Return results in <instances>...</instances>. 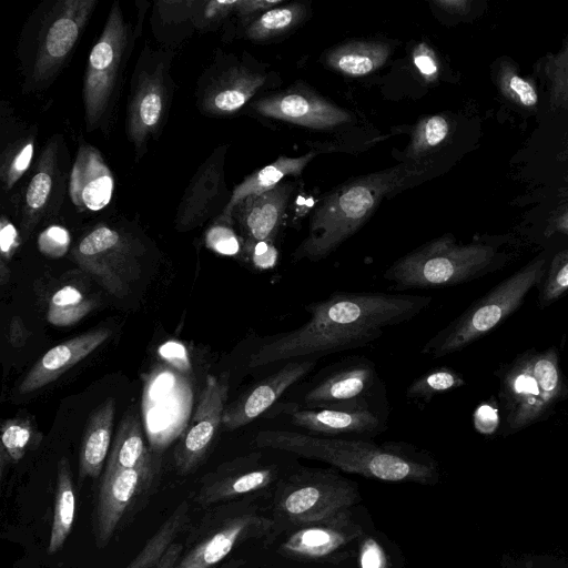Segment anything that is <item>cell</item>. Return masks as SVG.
I'll list each match as a JSON object with an SVG mask.
<instances>
[{
    "label": "cell",
    "mask_w": 568,
    "mask_h": 568,
    "mask_svg": "<svg viewBox=\"0 0 568 568\" xmlns=\"http://www.w3.org/2000/svg\"><path fill=\"white\" fill-rule=\"evenodd\" d=\"M434 4L450 14L465 17L471 12L474 2L469 0H436Z\"/></svg>",
    "instance_id": "cell-53"
},
{
    "label": "cell",
    "mask_w": 568,
    "mask_h": 568,
    "mask_svg": "<svg viewBox=\"0 0 568 568\" xmlns=\"http://www.w3.org/2000/svg\"><path fill=\"white\" fill-rule=\"evenodd\" d=\"M425 295L336 292L307 304L310 320L300 327L275 335L250 357L257 368L291 359L315 357L365 346L385 329L405 323L426 310Z\"/></svg>",
    "instance_id": "cell-1"
},
{
    "label": "cell",
    "mask_w": 568,
    "mask_h": 568,
    "mask_svg": "<svg viewBox=\"0 0 568 568\" xmlns=\"http://www.w3.org/2000/svg\"><path fill=\"white\" fill-rule=\"evenodd\" d=\"M495 256L490 244H458L444 235L395 261L384 278L399 290L450 286L485 270Z\"/></svg>",
    "instance_id": "cell-7"
},
{
    "label": "cell",
    "mask_w": 568,
    "mask_h": 568,
    "mask_svg": "<svg viewBox=\"0 0 568 568\" xmlns=\"http://www.w3.org/2000/svg\"><path fill=\"white\" fill-rule=\"evenodd\" d=\"M376 381L374 366L367 362L336 369L314 386L303 397L306 408L364 409L366 397Z\"/></svg>",
    "instance_id": "cell-22"
},
{
    "label": "cell",
    "mask_w": 568,
    "mask_h": 568,
    "mask_svg": "<svg viewBox=\"0 0 568 568\" xmlns=\"http://www.w3.org/2000/svg\"><path fill=\"white\" fill-rule=\"evenodd\" d=\"M511 178L525 186L513 205L568 199V111H551L509 161Z\"/></svg>",
    "instance_id": "cell-5"
},
{
    "label": "cell",
    "mask_w": 568,
    "mask_h": 568,
    "mask_svg": "<svg viewBox=\"0 0 568 568\" xmlns=\"http://www.w3.org/2000/svg\"><path fill=\"white\" fill-rule=\"evenodd\" d=\"M423 172V168L399 164L337 187L314 211L308 234L293 253L294 261L317 262L328 256L369 219L383 197Z\"/></svg>",
    "instance_id": "cell-3"
},
{
    "label": "cell",
    "mask_w": 568,
    "mask_h": 568,
    "mask_svg": "<svg viewBox=\"0 0 568 568\" xmlns=\"http://www.w3.org/2000/svg\"><path fill=\"white\" fill-rule=\"evenodd\" d=\"M282 476L277 464H265L262 455L254 453L231 463L222 473L209 479L200 488L196 501L206 507L267 488L273 489Z\"/></svg>",
    "instance_id": "cell-20"
},
{
    "label": "cell",
    "mask_w": 568,
    "mask_h": 568,
    "mask_svg": "<svg viewBox=\"0 0 568 568\" xmlns=\"http://www.w3.org/2000/svg\"><path fill=\"white\" fill-rule=\"evenodd\" d=\"M29 334L22 320L19 316H14L11 320L9 328L10 343L14 347H21L26 344Z\"/></svg>",
    "instance_id": "cell-54"
},
{
    "label": "cell",
    "mask_w": 568,
    "mask_h": 568,
    "mask_svg": "<svg viewBox=\"0 0 568 568\" xmlns=\"http://www.w3.org/2000/svg\"><path fill=\"white\" fill-rule=\"evenodd\" d=\"M534 70L546 95V113L568 111V38L558 51L540 58Z\"/></svg>",
    "instance_id": "cell-32"
},
{
    "label": "cell",
    "mask_w": 568,
    "mask_h": 568,
    "mask_svg": "<svg viewBox=\"0 0 568 568\" xmlns=\"http://www.w3.org/2000/svg\"><path fill=\"white\" fill-rule=\"evenodd\" d=\"M10 277V270L6 262L0 261V283L4 285Z\"/></svg>",
    "instance_id": "cell-56"
},
{
    "label": "cell",
    "mask_w": 568,
    "mask_h": 568,
    "mask_svg": "<svg viewBox=\"0 0 568 568\" xmlns=\"http://www.w3.org/2000/svg\"><path fill=\"white\" fill-rule=\"evenodd\" d=\"M114 418L113 399L105 400L91 415L79 452V477L98 478L111 444Z\"/></svg>",
    "instance_id": "cell-29"
},
{
    "label": "cell",
    "mask_w": 568,
    "mask_h": 568,
    "mask_svg": "<svg viewBox=\"0 0 568 568\" xmlns=\"http://www.w3.org/2000/svg\"><path fill=\"white\" fill-rule=\"evenodd\" d=\"M182 548V545L173 542L161 557L155 568H179Z\"/></svg>",
    "instance_id": "cell-55"
},
{
    "label": "cell",
    "mask_w": 568,
    "mask_h": 568,
    "mask_svg": "<svg viewBox=\"0 0 568 568\" xmlns=\"http://www.w3.org/2000/svg\"><path fill=\"white\" fill-rule=\"evenodd\" d=\"M160 354L169 362H171L173 365L180 368L189 367V361L187 355L185 353V348L179 343L169 342L164 344L160 348Z\"/></svg>",
    "instance_id": "cell-52"
},
{
    "label": "cell",
    "mask_w": 568,
    "mask_h": 568,
    "mask_svg": "<svg viewBox=\"0 0 568 568\" xmlns=\"http://www.w3.org/2000/svg\"><path fill=\"white\" fill-rule=\"evenodd\" d=\"M291 424L314 434L334 436L341 434H369L382 427L379 417L368 408H286Z\"/></svg>",
    "instance_id": "cell-27"
},
{
    "label": "cell",
    "mask_w": 568,
    "mask_h": 568,
    "mask_svg": "<svg viewBox=\"0 0 568 568\" xmlns=\"http://www.w3.org/2000/svg\"><path fill=\"white\" fill-rule=\"evenodd\" d=\"M130 45V27L122 14L119 2L115 1L88 58L83 82L88 131L101 125L115 102Z\"/></svg>",
    "instance_id": "cell-9"
},
{
    "label": "cell",
    "mask_w": 568,
    "mask_h": 568,
    "mask_svg": "<svg viewBox=\"0 0 568 568\" xmlns=\"http://www.w3.org/2000/svg\"><path fill=\"white\" fill-rule=\"evenodd\" d=\"M273 528L271 514L263 513L255 505L241 506L182 557L179 568H214L240 544L251 539L263 541Z\"/></svg>",
    "instance_id": "cell-16"
},
{
    "label": "cell",
    "mask_w": 568,
    "mask_h": 568,
    "mask_svg": "<svg viewBox=\"0 0 568 568\" xmlns=\"http://www.w3.org/2000/svg\"><path fill=\"white\" fill-rule=\"evenodd\" d=\"M260 114L312 129H331L348 122L349 113L315 93L291 89L256 101Z\"/></svg>",
    "instance_id": "cell-21"
},
{
    "label": "cell",
    "mask_w": 568,
    "mask_h": 568,
    "mask_svg": "<svg viewBox=\"0 0 568 568\" xmlns=\"http://www.w3.org/2000/svg\"><path fill=\"white\" fill-rule=\"evenodd\" d=\"M314 156V152L298 158L280 156L270 165L253 172L234 187L231 200L222 214L231 216L234 207L246 197L274 189L286 175H300Z\"/></svg>",
    "instance_id": "cell-30"
},
{
    "label": "cell",
    "mask_w": 568,
    "mask_h": 568,
    "mask_svg": "<svg viewBox=\"0 0 568 568\" xmlns=\"http://www.w3.org/2000/svg\"><path fill=\"white\" fill-rule=\"evenodd\" d=\"M359 568H386L387 559L386 552L381 545L366 535L362 541L358 552Z\"/></svg>",
    "instance_id": "cell-47"
},
{
    "label": "cell",
    "mask_w": 568,
    "mask_h": 568,
    "mask_svg": "<svg viewBox=\"0 0 568 568\" xmlns=\"http://www.w3.org/2000/svg\"><path fill=\"white\" fill-rule=\"evenodd\" d=\"M161 459L151 454L133 468H105L94 507L93 527L97 547H105L124 517L153 488Z\"/></svg>",
    "instance_id": "cell-11"
},
{
    "label": "cell",
    "mask_w": 568,
    "mask_h": 568,
    "mask_svg": "<svg viewBox=\"0 0 568 568\" xmlns=\"http://www.w3.org/2000/svg\"><path fill=\"white\" fill-rule=\"evenodd\" d=\"M226 146H219L200 165L180 201L175 226L190 231L212 217L227 195L224 183ZM223 205L226 204L222 203Z\"/></svg>",
    "instance_id": "cell-18"
},
{
    "label": "cell",
    "mask_w": 568,
    "mask_h": 568,
    "mask_svg": "<svg viewBox=\"0 0 568 568\" xmlns=\"http://www.w3.org/2000/svg\"><path fill=\"white\" fill-rule=\"evenodd\" d=\"M36 146V136L33 133L18 136L3 148L0 156V178L6 190L20 180L29 169Z\"/></svg>",
    "instance_id": "cell-41"
},
{
    "label": "cell",
    "mask_w": 568,
    "mask_h": 568,
    "mask_svg": "<svg viewBox=\"0 0 568 568\" xmlns=\"http://www.w3.org/2000/svg\"><path fill=\"white\" fill-rule=\"evenodd\" d=\"M232 225L231 216L220 214L205 232V246L224 256L242 255L243 239L236 234Z\"/></svg>",
    "instance_id": "cell-43"
},
{
    "label": "cell",
    "mask_w": 568,
    "mask_h": 568,
    "mask_svg": "<svg viewBox=\"0 0 568 568\" xmlns=\"http://www.w3.org/2000/svg\"><path fill=\"white\" fill-rule=\"evenodd\" d=\"M358 486L336 468L301 467L283 476L272 489L270 514L274 529L311 523L356 507Z\"/></svg>",
    "instance_id": "cell-6"
},
{
    "label": "cell",
    "mask_w": 568,
    "mask_h": 568,
    "mask_svg": "<svg viewBox=\"0 0 568 568\" xmlns=\"http://www.w3.org/2000/svg\"><path fill=\"white\" fill-rule=\"evenodd\" d=\"M97 3V0H62L53 6L38 36L28 89L44 88L54 79L77 44Z\"/></svg>",
    "instance_id": "cell-12"
},
{
    "label": "cell",
    "mask_w": 568,
    "mask_h": 568,
    "mask_svg": "<svg viewBox=\"0 0 568 568\" xmlns=\"http://www.w3.org/2000/svg\"><path fill=\"white\" fill-rule=\"evenodd\" d=\"M560 376L554 351L519 361L505 378L508 422L514 428L538 418L559 394Z\"/></svg>",
    "instance_id": "cell-13"
},
{
    "label": "cell",
    "mask_w": 568,
    "mask_h": 568,
    "mask_svg": "<svg viewBox=\"0 0 568 568\" xmlns=\"http://www.w3.org/2000/svg\"><path fill=\"white\" fill-rule=\"evenodd\" d=\"M110 335L109 328H95L50 348L24 376L19 385V393L30 394L57 381L95 351Z\"/></svg>",
    "instance_id": "cell-25"
},
{
    "label": "cell",
    "mask_w": 568,
    "mask_h": 568,
    "mask_svg": "<svg viewBox=\"0 0 568 568\" xmlns=\"http://www.w3.org/2000/svg\"><path fill=\"white\" fill-rule=\"evenodd\" d=\"M453 122L445 115L422 119L413 131L408 155L419 158L442 148L453 135Z\"/></svg>",
    "instance_id": "cell-40"
},
{
    "label": "cell",
    "mask_w": 568,
    "mask_h": 568,
    "mask_svg": "<svg viewBox=\"0 0 568 568\" xmlns=\"http://www.w3.org/2000/svg\"><path fill=\"white\" fill-rule=\"evenodd\" d=\"M255 445L324 462L342 471L384 481L430 484L436 477L432 460L404 452L395 445L379 446L365 440L284 429L260 432L255 437Z\"/></svg>",
    "instance_id": "cell-2"
},
{
    "label": "cell",
    "mask_w": 568,
    "mask_h": 568,
    "mask_svg": "<svg viewBox=\"0 0 568 568\" xmlns=\"http://www.w3.org/2000/svg\"><path fill=\"white\" fill-rule=\"evenodd\" d=\"M58 175V143L50 141L42 151L37 170L28 183L23 209L21 229L29 237L34 226L44 215L53 196Z\"/></svg>",
    "instance_id": "cell-28"
},
{
    "label": "cell",
    "mask_w": 568,
    "mask_h": 568,
    "mask_svg": "<svg viewBox=\"0 0 568 568\" xmlns=\"http://www.w3.org/2000/svg\"><path fill=\"white\" fill-rule=\"evenodd\" d=\"M94 307V303L74 286L67 285L50 297L47 320L54 326H70L81 321Z\"/></svg>",
    "instance_id": "cell-39"
},
{
    "label": "cell",
    "mask_w": 568,
    "mask_h": 568,
    "mask_svg": "<svg viewBox=\"0 0 568 568\" xmlns=\"http://www.w3.org/2000/svg\"><path fill=\"white\" fill-rule=\"evenodd\" d=\"M568 291V247L555 254L548 278L544 286L542 298L554 301Z\"/></svg>",
    "instance_id": "cell-44"
},
{
    "label": "cell",
    "mask_w": 568,
    "mask_h": 568,
    "mask_svg": "<svg viewBox=\"0 0 568 568\" xmlns=\"http://www.w3.org/2000/svg\"><path fill=\"white\" fill-rule=\"evenodd\" d=\"M305 11V6L301 3L275 7L252 20L245 29V36L256 41L278 37L300 24Z\"/></svg>",
    "instance_id": "cell-38"
},
{
    "label": "cell",
    "mask_w": 568,
    "mask_h": 568,
    "mask_svg": "<svg viewBox=\"0 0 568 568\" xmlns=\"http://www.w3.org/2000/svg\"><path fill=\"white\" fill-rule=\"evenodd\" d=\"M242 256L257 271L273 268L278 261V251L272 241L243 244Z\"/></svg>",
    "instance_id": "cell-46"
},
{
    "label": "cell",
    "mask_w": 568,
    "mask_h": 568,
    "mask_svg": "<svg viewBox=\"0 0 568 568\" xmlns=\"http://www.w3.org/2000/svg\"><path fill=\"white\" fill-rule=\"evenodd\" d=\"M498 420V412L487 404L479 406L474 414L475 428L483 434L494 433Z\"/></svg>",
    "instance_id": "cell-50"
},
{
    "label": "cell",
    "mask_w": 568,
    "mask_h": 568,
    "mask_svg": "<svg viewBox=\"0 0 568 568\" xmlns=\"http://www.w3.org/2000/svg\"><path fill=\"white\" fill-rule=\"evenodd\" d=\"M292 191L291 183L278 184L246 197L234 207L231 216L240 227L243 244L274 241Z\"/></svg>",
    "instance_id": "cell-24"
},
{
    "label": "cell",
    "mask_w": 568,
    "mask_h": 568,
    "mask_svg": "<svg viewBox=\"0 0 568 568\" xmlns=\"http://www.w3.org/2000/svg\"><path fill=\"white\" fill-rule=\"evenodd\" d=\"M113 190V174L99 150L81 143L69 181L73 204L84 211H100L110 203Z\"/></svg>",
    "instance_id": "cell-23"
},
{
    "label": "cell",
    "mask_w": 568,
    "mask_h": 568,
    "mask_svg": "<svg viewBox=\"0 0 568 568\" xmlns=\"http://www.w3.org/2000/svg\"><path fill=\"white\" fill-rule=\"evenodd\" d=\"M57 488L48 554H57L69 537L75 516V490L70 465L61 458L57 469Z\"/></svg>",
    "instance_id": "cell-33"
},
{
    "label": "cell",
    "mask_w": 568,
    "mask_h": 568,
    "mask_svg": "<svg viewBox=\"0 0 568 568\" xmlns=\"http://www.w3.org/2000/svg\"><path fill=\"white\" fill-rule=\"evenodd\" d=\"M523 216L521 224L546 241L568 240V199L534 204Z\"/></svg>",
    "instance_id": "cell-35"
},
{
    "label": "cell",
    "mask_w": 568,
    "mask_h": 568,
    "mask_svg": "<svg viewBox=\"0 0 568 568\" xmlns=\"http://www.w3.org/2000/svg\"><path fill=\"white\" fill-rule=\"evenodd\" d=\"M315 365V359L288 361L225 407L223 428L234 430L253 422L272 407L286 389L312 372Z\"/></svg>",
    "instance_id": "cell-19"
},
{
    "label": "cell",
    "mask_w": 568,
    "mask_h": 568,
    "mask_svg": "<svg viewBox=\"0 0 568 568\" xmlns=\"http://www.w3.org/2000/svg\"><path fill=\"white\" fill-rule=\"evenodd\" d=\"M170 62L169 53L145 47L132 75L126 134L138 158L145 153L149 140L161 132L169 113L173 92Z\"/></svg>",
    "instance_id": "cell-10"
},
{
    "label": "cell",
    "mask_w": 568,
    "mask_h": 568,
    "mask_svg": "<svg viewBox=\"0 0 568 568\" xmlns=\"http://www.w3.org/2000/svg\"><path fill=\"white\" fill-rule=\"evenodd\" d=\"M545 265L546 258H538L507 278L432 337L422 353L440 357L459 351L488 333L520 305L527 292L542 277Z\"/></svg>",
    "instance_id": "cell-8"
},
{
    "label": "cell",
    "mask_w": 568,
    "mask_h": 568,
    "mask_svg": "<svg viewBox=\"0 0 568 568\" xmlns=\"http://www.w3.org/2000/svg\"><path fill=\"white\" fill-rule=\"evenodd\" d=\"M229 393V372L209 375L193 419L174 450L176 470L186 475L203 462L223 422Z\"/></svg>",
    "instance_id": "cell-15"
},
{
    "label": "cell",
    "mask_w": 568,
    "mask_h": 568,
    "mask_svg": "<svg viewBox=\"0 0 568 568\" xmlns=\"http://www.w3.org/2000/svg\"><path fill=\"white\" fill-rule=\"evenodd\" d=\"M282 2V0H239L235 12L242 19H250L257 12L271 10Z\"/></svg>",
    "instance_id": "cell-51"
},
{
    "label": "cell",
    "mask_w": 568,
    "mask_h": 568,
    "mask_svg": "<svg viewBox=\"0 0 568 568\" xmlns=\"http://www.w3.org/2000/svg\"><path fill=\"white\" fill-rule=\"evenodd\" d=\"M414 63L420 73L427 79L436 78L438 65L433 51L425 44H420L414 52Z\"/></svg>",
    "instance_id": "cell-49"
},
{
    "label": "cell",
    "mask_w": 568,
    "mask_h": 568,
    "mask_svg": "<svg viewBox=\"0 0 568 568\" xmlns=\"http://www.w3.org/2000/svg\"><path fill=\"white\" fill-rule=\"evenodd\" d=\"M265 75L242 64L212 65L199 81L197 106L210 116L237 112L265 83Z\"/></svg>",
    "instance_id": "cell-17"
},
{
    "label": "cell",
    "mask_w": 568,
    "mask_h": 568,
    "mask_svg": "<svg viewBox=\"0 0 568 568\" xmlns=\"http://www.w3.org/2000/svg\"><path fill=\"white\" fill-rule=\"evenodd\" d=\"M78 265L116 296L128 293L134 275L133 246L119 231L100 225L89 232L72 252Z\"/></svg>",
    "instance_id": "cell-14"
},
{
    "label": "cell",
    "mask_w": 568,
    "mask_h": 568,
    "mask_svg": "<svg viewBox=\"0 0 568 568\" xmlns=\"http://www.w3.org/2000/svg\"><path fill=\"white\" fill-rule=\"evenodd\" d=\"M463 384V378L453 369L437 367L414 379L406 389V396L426 404L436 395Z\"/></svg>",
    "instance_id": "cell-42"
},
{
    "label": "cell",
    "mask_w": 568,
    "mask_h": 568,
    "mask_svg": "<svg viewBox=\"0 0 568 568\" xmlns=\"http://www.w3.org/2000/svg\"><path fill=\"white\" fill-rule=\"evenodd\" d=\"M490 78L506 106L537 120L546 113V95L536 77H526L516 61L503 55L490 65Z\"/></svg>",
    "instance_id": "cell-26"
},
{
    "label": "cell",
    "mask_w": 568,
    "mask_h": 568,
    "mask_svg": "<svg viewBox=\"0 0 568 568\" xmlns=\"http://www.w3.org/2000/svg\"><path fill=\"white\" fill-rule=\"evenodd\" d=\"M150 455L138 415L128 412L119 426L105 468H133Z\"/></svg>",
    "instance_id": "cell-34"
},
{
    "label": "cell",
    "mask_w": 568,
    "mask_h": 568,
    "mask_svg": "<svg viewBox=\"0 0 568 568\" xmlns=\"http://www.w3.org/2000/svg\"><path fill=\"white\" fill-rule=\"evenodd\" d=\"M21 239L16 226L6 217L0 221V252L1 261H10L19 248Z\"/></svg>",
    "instance_id": "cell-48"
},
{
    "label": "cell",
    "mask_w": 568,
    "mask_h": 568,
    "mask_svg": "<svg viewBox=\"0 0 568 568\" xmlns=\"http://www.w3.org/2000/svg\"><path fill=\"white\" fill-rule=\"evenodd\" d=\"M0 440V470L2 475L6 464L18 463L30 449L38 446L41 435L30 420L14 417L2 424Z\"/></svg>",
    "instance_id": "cell-37"
},
{
    "label": "cell",
    "mask_w": 568,
    "mask_h": 568,
    "mask_svg": "<svg viewBox=\"0 0 568 568\" xmlns=\"http://www.w3.org/2000/svg\"><path fill=\"white\" fill-rule=\"evenodd\" d=\"M354 508L274 529L264 547L277 568H346L357 559L367 535Z\"/></svg>",
    "instance_id": "cell-4"
},
{
    "label": "cell",
    "mask_w": 568,
    "mask_h": 568,
    "mask_svg": "<svg viewBox=\"0 0 568 568\" xmlns=\"http://www.w3.org/2000/svg\"><path fill=\"white\" fill-rule=\"evenodd\" d=\"M189 523V504L183 501L125 568H155L164 552Z\"/></svg>",
    "instance_id": "cell-36"
},
{
    "label": "cell",
    "mask_w": 568,
    "mask_h": 568,
    "mask_svg": "<svg viewBox=\"0 0 568 568\" xmlns=\"http://www.w3.org/2000/svg\"><path fill=\"white\" fill-rule=\"evenodd\" d=\"M389 55V47L375 41H353L331 50L327 64L349 77H363L381 68Z\"/></svg>",
    "instance_id": "cell-31"
},
{
    "label": "cell",
    "mask_w": 568,
    "mask_h": 568,
    "mask_svg": "<svg viewBox=\"0 0 568 568\" xmlns=\"http://www.w3.org/2000/svg\"><path fill=\"white\" fill-rule=\"evenodd\" d=\"M71 243V236L67 229L60 225H51L42 231L38 237L39 251L51 258L63 256Z\"/></svg>",
    "instance_id": "cell-45"
}]
</instances>
